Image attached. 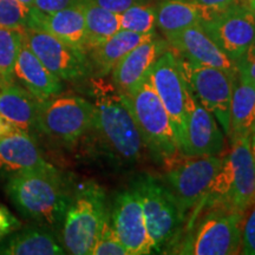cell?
I'll list each match as a JSON object with an SVG mask.
<instances>
[{"mask_svg":"<svg viewBox=\"0 0 255 255\" xmlns=\"http://www.w3.org/2000/svg\"><path fill=\"white\" fill-rule=\"evenodd\" d=\"M90 81L95 107L94 129L117 161L123 164L137 163L148 148L126 96L104 77H92Z\"/></svg>","mask_w":255,"mask_h":255,"instance_id":"1","label":"cell"},{"mask_svg":"<svg viewBox=\"0 0 255 255\" xmlns=\"http://www.w3.org/2000/svg\"><path fill=\"white\" fill-rule=\"evenodd\" d=\"M255 203V158L251 136L231 143V150L223 157L221 168L202 197L191 210V216L201 209L222 208L247 214Z\"/></svg>","mask_w":255,"mask_h":255,"instance_id":"2","label":"cell"},{"mask_svg":"<svg viewBox=\"0 0 255 255\" xmlns=\"http://www.w3.org/2000/svg\"><path fill=\"white\" fill-rule=\"evenodd\" d=\"M6 194L21 215L49 228L62 226L72 196L57 169L8 178Z\"/></svg>","mask_w":255,"mask_h":255,"instance_id":"3","label":"cell"},{"mask_svg":"<svg viewBox=\"0 0 255 255\" xmlns=\"http://www.w3.org/2000/svg\"><path fill=\"white\" fill-rule=\"evenodd\" d=\"M189 223L187 237L173 253L191 255L241 254L242 228L246 214L222 208L201 209ZM196 213V214H197ZM196 214L193 215V218Z\"/></svg>","mask_w":255,"mask_h":255,"instance_id":"4","label":"cell"},{"mask_svg":"<svg viewBox=\"0 0 255 255\" xmlns=\"http://www.w3.org/2000/svg\"><path fill=\"white\" fill-rule=\"evenodd\" d=\"M107 216L103 188L94 181L82 183L72 194L62 223V245L66 253L91 255Z\"/></svg>","mask_w":255,"mask_h":255,"instance_id":"5","label":"cell"},{"mask_svg":"<svg viewBox=\"0 0 255 255\" xmlns=\"http://www.w3.org/2000/svg\"><path fill=\"white\" fill-rule=\"evenodd\" d=\"M124 96L151 155L164 163L181 155L173 123L150 76H146L135 90Z\"/></svg>","mask_w":255,"mask_h":255,"instance_id":"6","label":"cell"},{"mask_svg":"<svg viewBox=\"0 0 255 255\" xmlns=\"http://www.w3.org/2000/svg\"><path fill=\"white\" fill-rule=\"evenodd\" d=\"M141 200L145 225L154 253H164L176 247L184 219L173 195L163 182L149 174L138 175L131 184Z\"/></svg>","mask_w":255,"mask_h":255,"instance_id":"7","label":"cell"},{"mask_svg":"<svg viewBox=\"0 0 255 255\" xmlns=\"http://www.w3.org/2000/svg\"><path fill=\"white\" fill-rule=\"evenodd\" d=\"M223 156L178 155L164 174V186L173 195L183 219L199 205L221 168Z\"/></svg>","mask_w":255,"mask_h":255,"instance_id":"8","label":"cell"},{"mask_svg":"<svg viewBox=\"0 0 255 255\" xmlns=\"http://www.w3.org/2000/svg\"><path fill=\"white\" fill-rule=\"evenodd\" d=\"M94 103L77 95H57L38 101V131L72 144L94 129Z\"/></svg>","mask_w":255,"mask_h":255,"instance_id":"9","label":"cell"},{"mask_svg":"<svg viewBox=\"0 0 255 255\" xmlns=\"http://www.w3.org/2000/svg\"><path fill=\"white\" fill-rule=\"evenodd\" d=\"M181 69L191 94L218 120L228 136L233 89L238 75L212 66L197 65L181 59Z\"/></svg>","mask_w":255,"mask_h":255,"instance_id":"10","label":"cell"},{"mask_svg":"<svg viewBox=\"0 0 255 255\" xmlns=\"http://www.w3.org/2000/svg\"><path fill=\"white\" fill-rule=\"evenodd\" d=\"M201 26L237 64L255 44V14L242 0L220 9Z\"/></svg>","mask_w":255,"mask_h":255,"instance_id":"11","label":"cell"},{"mask_svg":"<svg viewBox=\"0 0 255 255\" xmlns=\"http://www.w3.org/2000/svg\"><path fill=\"white\" fill-rule=\"evenodd\" d=\"M24 39L45 68L62 81H81L92 76L90 60L82 52L40 28H24Z\"/></svg>","mask_w":255,"mask_h":255,"instance_id":"12","label":"cell"},{"mask_svg":"<svg viewBox=\"0 0 255 255\" xmlns=\"http://www.w3.org/2000/svg\"><path fill=\"white\" fill-rule=\"evenodd\" d=\"M149 76L159 100L169 114L180 146L186 124L187 101L189 92L181 69L180 57L171 47L164 51L156 59Z\"/></svg>","mask_w":255,"mask_h":255,"instance_id":"13","label":"cell"},{"mask_svg":"<svg viewBox=\"0 0 255 255\" xmlns=\"http://www.w3.org/2000/svg\"><path fill=\"white\" fill-rule=\"evenodd\" d=\"M109 220L129 255L154 253V245L146 229L141 200L131 187L116 194Z\"/></svg>","mask_w":255,"mask_h":255,"instance_id":"14","label":"cell"},{"mask_svg":"<svg viewBox=\"0 0 255 255\" xmlns=\"http://www.w3.org/2000/svg\"><path fill=\"white\" fill-rule=\"evenodd\" d=\"M189 89V88H188ZM225 149V132L218 120L188 92L187 116L180 152L183 156L221 155Z\"/></svg>","mask_w":255,"mask_h":255,"instance_id":"15","label":"cell"},{"mask_svg":"<svg viewBox=\"0 0 255 255\" xmlns=\"http://www.w3.org/2000/svg\"><path fill=\"white\" fill-rule=\"evenodd\" d=\"M164 37L171 49L188 62L238 75L237 62L223 52L201 25H194Z\"/></svg>","mask_w":255,"mask_h":255,"instance_id":"16","label":"cell"},{"mask_svg":"<svg viewBox=\"0 0 255 255\" xmlns=\"http://www.w3.org/2000/svg\"><path fill=\"white\" fill-rule=\"evenodd\" d=\"M55 169L44 158L33 135L15 131L0 138V177L8 180L32 171Z\"/></svg>","mask_w":255,"mask_h":255,"instance_id":"17","label":"cell"},{"mask_svg":"<svg viewBox=\"0 0 255 255\" xmlns=\"http://www.w3.org/2000/svg\"><path fill=\"white\" fill-rule=\"evenodd\" d=\"M170 49L167 40L155 36L139 44L127 53L111 71V82L124 95L130 94L138 87L164 51Z\"/></svg>","mask_w":255,"mask_h":255,"instance_id":"18","label":"cell"},{"mask_svg":"<svg viewBox=\"0 0 255 255\" xmlns=\"http://www.w3.org/2000/svg\"><path fill=\"white\" fill-rule=\"evenodd\" d=\"M30 27L49 32L70 46L87 53L85 19L81 0L53 13H43L32 7Z\"/></svg>","mask_w":255,"mask_h":255,"instance_id":"19","label":"cell"},{"mask_svg":"<svg viewBox=\"0 0 255 255\" xmlns=\"http://www.w3.org/2000/svg\"><path fill=\"white\" fill-rule=\"evenodd\" d=\"M14 81L38 101L49 100L62 94L63 83L45 68L39 58L25 43L21 44L14 65Z\"/></svg>","mask_w":255,"mask_h":255,"instance_id":"20","label":"cell"},{"mask_svg":"<svg viewBox=\"0 0 255 255\" xmlns=\"http://www.w3.org/2000/svg\"><path fill=\"white\" fill-rule=\"evenodd\" d=\"M1 255H63V245L49 227L43 225L26 226L11 233L0 241Z\"/></svg>","mask_w":255,"mask_h":255,"instance_id":"21","label":"cell"},{"mask_svg":"<svg viewBox=\"0 0 255 255\" xmlns=\"http://www.w3.org/2000/svg\"><path fill=\"white\" fill-rule=\"evenodd\" d=\"M155 36V32L136 33L127 30L116 32L101 45L96 46L88 52L92 69V77H107L127 53Z\"/></svg>","mask_w":255,"mask_h":255,"instance_id":"22","label":"cell"},{"mask_svg":"<svg viewBox=\"0 0 255 255\" xmlns=\"http://www.w3.org/2000/svg\"><path fill=\"white\" fill-rule=\"evenodd\" d=\"M38 100L15 83L0 87V115L18 131L33 135L37 127Z\"/></svg>","mask_w":255,"mask_h":255,"instance_id":"23","label":"cell"},{"mask_svg":"<svg viewBox=\"0 0 255 255\" xmlns=\"http://www.w3.org/2000/svg\"><path fill=\"white\" fill-rule=\"evenodd\" d=\"M155 9L156 26L163 32L164 36L194 25H201L220 11L184 0H162Z\"/></svg>","mask_w":255,"mask_h":255,"instance_id":"24","label":"cell"},{"mask_svg":"<svg viewBox=\"0 0 255 255\" xmlns=\"http://www.w3.org/2000/svg\"><path fill=\"white\" fill-rule=\"evenodd\" d=\"M255 126V85L238 75L233 89L228 136L231 143L251 136Z\"/></svg>","mask_w":255,"mask_h":255,"instance_id":"25","label":"cell"},{"mask_svg":"<svg viewBox=\"0 0 255 255\" xmlns=\"http://www.w3.org/2000/svg\"><path fill=\"white\" fill-rule=\"evenodd\" d=\"M85 19L87 53L121 30L120 13L102 7L95 0H81Z\"/></svg>","mask_w":255,"mask_h":255,"instance_id":"26","label":"cell"},{"mask_svg":"<svg viewBox=\"0 0 255 255\" xmlns=\"http://www.w3.org/2000/svg\"><path fill=\"white\" fill-rule=\"evenodd\" d=\"M24 28L0 25V87L14 83V65L21 44Z\"/></svg>","mask_w":255,"mask_h":255,"instance_id":"27","label":"cell"},{"mask_svg":"<svg viewBox=\"0 0 255 255\" xmlns=\"http://www.w3.org/2000/svg\"><path fill=\"white\" fill-rule=\"evenodd\" d=\"M121 30L136 33H152L156 28V9L154 6L141 2L120 13Z\"/></svg>","mask_w":255,"mask_h":255,"instance_id":"28","label":"cell"},{"mask_svg":"<svg viewBox=\"0 0 255 255\" xmlns=\"http://www.w3.org/2000/svg\"><path fill=\"white\" fill-rule=\"evenodd\" d=\"M32 7L18 0H0V25L1 26L26 28L30 27Z\"/></svg>","mask_w":255,"mask_h":255,"instance_id":"29","label":"cell"},{"mask_svg":"<svg viewBox=\"0 0 255 255\" xmlns=\"http://www.w3.org/2000/svg\"><path fill=\"white\" fill-rule=\"evenodd\" d=\"M91 255H129V252L123 246L111 226L109 215L102 225L98 237L92 247Z\"/></svg>","mask_w":255,"mask_h":255,"instance_id":"30","label":"cell"},{"mask_svg":"<svg viewBox=\"0 0 255 255\" xmlns=\"http://www.w3.org/2000/svg\"><path fill=\"white\" fill-rule=\"evenodd\" d=\"M247 213L242 228L241 254L255 255V203Z\"/></svg>","mask_w":255,"mask_h":255,"instance_id":"31","label":"cell"},{"mask_svg":"<svg viewBox=\"0 0 255 255\" xmlns=\"http://www.w3.org/2000/svg\"><path fill=\"white\" fill-rule=\"evenodd\" d=\"M238 75L255 85V44L238 62Z\"/></svg>","mask_w":255,"mask_h":255,"instance_id":"32","label":"cell"},{"mask_svg":"<svg viewBox=\"0 0 255 255\" xmlns=\"http://www.w3.org/2000/svg\"><path fill=\"white\" fill-rule=\"evenodd\" d=\"M78 1L79 0H33V8L43 13H53Z\"/></svg>","mask_w":255,"mask_h":255,"instance_id":"33","label":"cell"},{"mask_svg":"<svg viewBox=\"0 0 255 255\" xmlns=\"http://www.w3.org/2000/svg\"><path fill=\"white\" fill-rule=\"evenodd\" d=\"M98 5L102 7L109 9L115 13H122L127 8L135 4H141V2H145L146 0H95Z\"/></svg>","mask_w":255,"mask_h":255,"instance_id":"34","label":"cell"},{"mask_svg":"<svg viewBox=\"0 0 255 255\" xmlns=\"http://www.w3.org/2000/svg\"><path fill=\"white\" fill-rule=\"evenodd\" d=\"M184 1L191 2V4H195L199 6H203V7L221 9L228 7V6L232 5L235 0H184Z\"/></svg>","mask_w":255,"mask_h":255,"instance_id":"35","label":"cell"},{"mask_svg":"<svg viewBox=\"0 0 255 255\" xmlns=\"http://www.w3.org/2000/svg\"><path fill=\"white\" fill-rule=\"evenodd\" d=\"M15 131H18V130L12 127L11 124H9L7 121L0 115V138L11 135V133H13Z\"/></svg>","mask_w":255,"mask_h":255,"instance_id":"36","label":"cell"},{"mask_svg":"<svg viewBox=\"0 0 255 255\" xmlns=\"http://www.w3.org/2000/svg\"><path fill=\"white\" fill-rule=\"evenodd\" d=\"M251 148H252V152H253V156L255 158V128L251 133Z\"/></svg>","mask_w":255,"mask_h":255,"instance_id":"37","label":"cell"},{"mask_svg":"<svg viewBox=\"0 0 255 255\" xmlns=\"http://www.w3.org/2000/svg\"><path fill=\"white\" fill-rule=\"evenodd\" d=\"M242 1L246 4L248 7H250L252 11H253V13L255 14V0H242Z\"/></svg>","mask_w":255,"mask_h":255,"instance_id":"38","label":"cell"},{"mask_svg":"<svg viewBox=\"0 0 255 255\" xmlns=\"http://www.w3.org/2000/svg\"><path fill=\"white\" fill-rule=\"evenodd\" d=\"M21 4L28 6V7H33V0H18Z\"/></svg>","mask_w":255,"mask_h":255,"instance_id":"39","label":"cell"},{"mask_svg":"<svg viewBox=\"0 0 255 255\" xmlns=\"http://www.w3.org/2000/svg\"><path fill=\"white\" fill-rule=\"evenodd\" d=\"M254 128H255V126H254Z\"/></svg>","mask_w":255,"mask_h":255,"instance_id":"40","label":"cell"}]
</instances>
